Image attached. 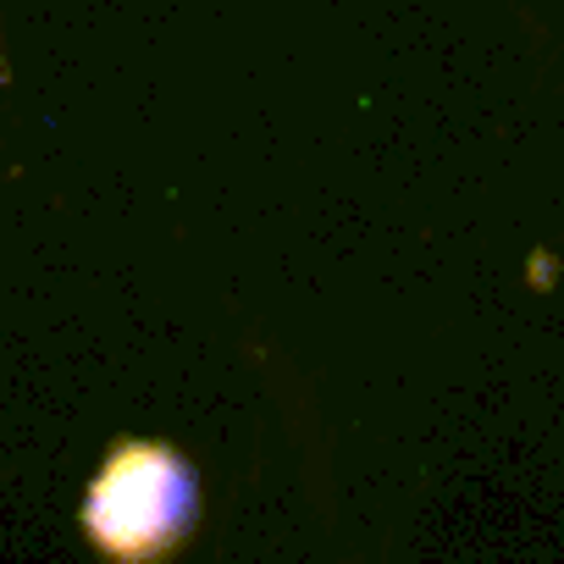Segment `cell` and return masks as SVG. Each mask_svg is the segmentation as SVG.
<instances>
[{
    "label": "cell",
    "instance_id": "6da1fadb",
    "mask_svg": "<svg viewBox=\"0 0 564 564\" xmlns=\"http://www.w3.org/2000/svg\"><path fill=\"white\" fill-rule=\"evenodd\" d=\"M199 514V481L177 448L117 443L84 498V531L111 558H161L172 553Z\"/></svg>",
    "mask_w": 564,
    "mask_h": 564
}]
</instances>
